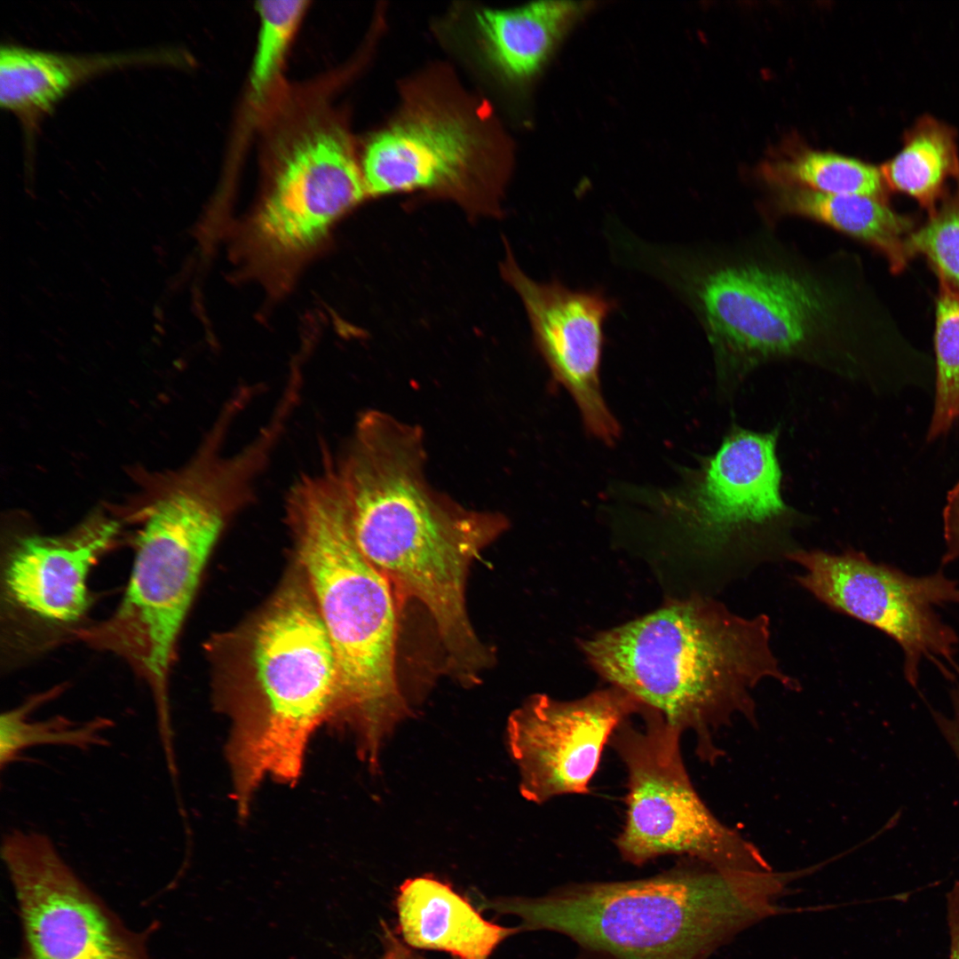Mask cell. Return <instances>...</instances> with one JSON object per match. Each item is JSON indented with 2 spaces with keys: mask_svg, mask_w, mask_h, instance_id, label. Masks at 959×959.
<instances>
[{
  "mask_svg": "<svg viewBox=\"0 0 959 959\" xmlns=\"http://www.w3.org/2000/svg\"><path fill=\"white\" fill-rule=\"evenodd\" d=\"M909 250L912 258L926 259L939 280V290L959 297V179L912 233Z\"/></svg>",
  "mask_w": 959,
  "mask_h": 959,
  "instance_id": "484cf974",
  "label": "cell"
},
{
  "mask_svg": "<svg viewBox=\"0 0 959 959\" xmlns=\"http://www.w3.org/2000/svg\"><path fill=\"white\" fill-rule=\"evenodd\" d=\"M60 692L52 689L28 699L4 711L0 717V767L2 770L21 759L28 749L39 746H61L79 750L107 747L105 733L114 726L107 717H98L75 722L63 716L33 720L31 714Z\"/></svg>",
  "mask_w": 959,
  "mask_h": 959,
  "instance_id": "7402d4cb",
  "label": "cell"
},
{
  "mask_svg": "<svg viewBox=\"0 0 959 959\" xmlns=\"http://www.w3.org/2000/svg\"><path fill=\"white\" fill-rule=\"evenodd\" d=\"M120 531L118 519L97 511L61 535L17 536L3 567L6 602L47 626L77 623L89 606V572Z\"/></svg>",
  "mask_w": 959,
  "mask_h": 959,
  "instance_id": "9a60e30c",
  "label": "cell"
},
{
  "mask_svg": "<svg viewBox=\"0 0 959 959\" xmlns=\"http://www.w3.org/2000/svg\"><path fill=\"white\" fill-rule=\"evenodd\" d=\"M597 671L640 708L683 733L697 752L715 760L713 733L743 716L755 719L753 690L765 680L787 688L771 643L770 619L745 617L712 599L676 600L583 645Z\"/></svg>",
  "mask_w": 959,
  "mask_h": 959,
  "instance_id": "3957f363",
  "label": "cell"
},
{
  "mask_svg": "<svg viewBox=\"0 0 959 959\" xmlns=\"http://www.w3.org/2000/svg\"><path fill=\"white\" fill-rule=\"evenodd\" d=\"M285 504L338 669L334 717L355 740L363 761L376 763L408 713L396 673L393 589L361 552L331 475L301 476Z\"/></svg>",
  "mask_w": 959,
  "mask_h": 959,
  "instance_id": "5b68a950",
  "label": "cell"
},
{
  "mask_svg": "<svg viewBox=\"0 0 959 959\" xmlns=\"http://www.w3.org/2000/svg\"><path fill=\"white\" fill-rule=\"evenodd\" d=\"M399 930L414 948L437 950L455 959H488L519 931L485 920L448 884L428 876L406 880L396 899Z\"/></svg>",
  "mask_w": 959,
  "mask_h": 959,
  "instance_id": "d6986e66",
  "label": "cell"
},
{
  "mask_svg": "<svg viewBox=\"0 0 959 959\" xmlns=\"http://www.w3.org/2000/svg\"><path fill=\"white\" fill-rule=\"evenodd\" d=\"M936 725L959 762V683L950 691V710H932Z\"/></svg>",
  "mask_w": 959,
  "mask_h": 959,
  "instance_id": "83f0119b",
  "label": "cell"
},
{
  "mask_svg": "<svg viewBox=\"0 0 959 959\" xmlns=\"http://www.w3.org/2000/svg\"><path fill=\"white\" fill-rule=\"evenodd\" d=\"M145 483L123 598L109 618L78 636L126 660L150 687L157 717L166 718L176 642L204 565L238 501L225 480L197 466L150 475Z\"/></svg>",
  "mask_w": 959,
  "mask_h": 959,
  "instance_id": "8992f818",
  "label": "cell"
},
{
  "mask_svg": "<svg viewBox=\"0 0 959 959\" xmlns=\"http://www.w3.org/2000/svg\"><path fill=\"white\" fill-rule=\"evenodd\" d=\"M760 204L765 220L774 225L784 217L811 220L856 240L884 258L890 270L900 273L909 263V239L917 226L888 201L852 194H828L788 185L766 184Z\"/></svg>",
  "mask_w": 959,
  "mask_h": 959,
  "instance_id": "ac0fdd59",
  "label": "cell"
},
{
  "mask_svg": "<svg viewBox=\"0 0 959 959\" xmlns=\"http://www.w3.org/2000/svg\"><path fill=\"white\" fill-rule=\"evenodd\" d=\"M256 707L234 719L226 758L237 811L248 813L260 784L297 782L308 744L335 716L338 669L316 606L290 592L258 624L253 640Z\"/></svg>",
  "mask_w": 959,
  "mask_h": 959,
  "instance_id": "52a82bcc",
  "label": "cell"
},
{
  "mask_svg": "<svg viewBox=\"0 0 959 959\" xmlns=\"http://www.w3.org/2000/svg\"><path fill=\"white\" fill-rule=\"evenodd\" d=\"M790 873L720 870L701 863L625 882L573 884L540 898L485 900L524 931L572 939L599 959H707L736 934L787 909Z\"/></svg>",
  "mask_w": 959,
  "mask_h": 959,
  "instance_id": "277c9868",
  "label": "cell"
},
{
  "mask_svg": "<svg viewBox=\"0 0 959 959\" xmlns=\"http://www.w3.org/2000/svg\"><path fill=\"white\" fill-rule=\"evenodd\" d=\"M777 435L734 427L718 449L690 471L680 485L641 490L642 504L694 542L722 546L787 521L776 456Z\"/></svg>",
  "mask_w": 959,
  "mask_h": 959,
  "instance_id": "7c38bea8",
  "label": "cell"
},
{
  "mask_svg": "<svg viewBox=\"0 0 959 959\" xmlns=\"http://www.w3.org/2000/svg\"><path fill=\"white\" fill-rule=\"evenodd\" d=\"M933 344L935 399L927 440L946 434L959 420V297L939 290Z\"/></svg>",
  "mask_w": 959,
  "mask_h": 959,
  "instance_id": "cb8c5ba5",
  "label": "cell"
},
{
  "mask_svg": "<svg viewBox=\"0 0 959 959\" xmlns=\"http://www.w3.org/2000/svg\"><path fill=\"white\" fill-rule=\"evenodd\" d=\"M306 1H258L260 27L250 75L251 99L265 97L278 76L291 39L306 9Z\"/></svg>",
  "mask_w": 959,
  "mask_h": 959,
  "instance_id": "d4e9b609",
  "label": "cell"
},
{
  "mask_svg": "<svg viewBox=\"0 0 959 959\" xmlns=\"http://www.w3.org/2000/svg\"><path fill=\"white\" fill-rule=\"evenodd\" d=\"M789 559L800 567L798 583L816 598L898 643L910 686H918L923 660L952 682L959 677V637L936 612L937 606L959 604V583L942 570L915 576L854 550L840 554L798 550Z\"/></svg>",
  "mask_w": 959,
  "mask_h": 959,
  "instance_id": "30bf717a",
  "label": "cell"
},
{
  "mask_svg": "<svg viewBox=\"0 0 959 959\" xmlns=\"http://www.w3.org/2000/svg\"><path fill=\"white\" fill-rule=\"evenodd\" d=\"M20 927L13 959H151L156 923L134 929L90 887L46 834L13 828L1 842Z\"/></svg>",
  "mask_w": 959,
  "mask_h": 959,
  "instance_id": "9c48e42d",
  "label": "cell"
},
{
  "mask_svg": "<svg viewBox=\"0 0 959 959\" xmlns=\"http://www.w3.org/2000/svg\"><path fill=\"white\" fill-rule=\"evenodd\" d=\"M423 440L418 427L369 410L325 466L361 552L393 590L426 608L447 654L459 657L480 642L466 608L469 569L506 521L434 490Z\"/></svg>",
  "mask_w": 959,
  "mask_h": 959,
  "instance_id": "7a4b0ae2",
  "label": "cell"
},
{
  "mask_svg": "<svg viewBox=\"0 0 959 959\" xmlns=\"http://www.w3.org/2000/svg\"><path fill=\"white\" fill-rule=\"evenodd\" d=\"M382 939L384 953L378 959H423L403 944L385 924H383Z\"/></svg>",
  "mask_w": 959,
  "mask_h": 959,
  "instance_id": "f1b7e54d",
  "label": "cell"
},
{
  "mask_svg": "<svg viewBox=\"0 0 959 959\" xmlns=\"http://www.w3.org/2000/svg\"><path fill=\"white\" fill-rule=\"evenodd\" d=\"M639 705L614 687L575 701L529 698L507 724L510 753L519 767V790L542 804L585 794L613 733Z\"/></svg>",
  "mask_w": 959,
  "mask_h": 959,
  "instance_id": "4fadbf2b",
  "label": "cell"
},
{
  "mask_svg": "<svg viewBox=\"0 0 959 959\" xmlns=\"http://www.w3.org/2000/svg\"><path fill=\"white\" fill-rule=\"evenodd\" d=\"M172 49L70 53L14 44L0 49V105L28 132L73 88L109 70L136 65L178 64Z\"/></svg>",
  "mask_w": 959,
  "mask_h": 959,
  "instance_id": "e0dca14e",
  "label": "cell"
},
{
  "mask_svg": "<svg viewBox=\"0 0 959 959\" xmlns=\"http://www.w3.org/2000/svg\"><path fill=\"white\" fill-rule=\"evenodd\" d=\"M633 266L688 308L726 385L777 361H799L844 375L866 366L875 319L860 266L850 252L810 256L763 222L718 242L645 240Z\"/></svg>",
  "mask_w": 959,
  "mask_h": 959,
  "instance_id": "6da1fadb",
  "label": "cell"
},
{
  "mask_svg": "<svg viewBox=\"0 0 959 959\" xmlns=\"http://www.w3.org/2000/svg\"><path fill=\"white\" fill-rule=\"evenodd\" d=\"M639 712L644 725L624 720L609 741L628 774L626 817L615 844L640 865L663 855H686L720 870L772 868L759 851L721 823L695 791L680 751L681 732L660 715Z\"/></svg>",
  "mask_w": 959,
  "mask_h": 959,
  "instance_id": "ba28073f",
  "label": "cell"
},
{
  "mask_svg": "<svg viewBox=\"0 0 959 959\" xmlns=\"http://www.w3.org/2000/svg\"><path fill=\"white\" fill-rule=\"evenodd\" d=\"M503 271L526 308L553 377L573 397L588 432L613 444L620 428L601 393L599 371L605 322L616 303L602 291L572 289L558 281L538 282L510 254Z\"/></svg>",
  "mask_w": 959,
  "mask_h": 959,
  "instance_id": "5bb4252c",
  "label": "cell"
},
{
  "mask_svg": "<svg viewBox=\"0 0 959 959\" xmlns=\"http://www.w3.org/2000/svg\"><path fill=\"white\" fill-rule=\"evenodd\" d=\"M952 943L951 952L949 959H959V920L957 923H953L952 926Z\"/></svg>",
  "mask_w": 959,
  "mask_h": 959,
  "instance_id": "f546056e",
  "label": "cell"
},
{
  "mask_svg": "<svg viewBox=\"0 0 959 959\" xmlns=\"http://www.w3.org/2000/svg\"><path fill=\"white\" fill-rule=\"evenodd\" d=\"M251 221L249 250L261 267H284L312 250L329 226L368 194L348 137L313 119L288 139Z\"/></svg>",
  "mask_w": 959,
  "mask_h": 959,
  "instance_id": "8fae6325",
  "label": "cell"
},
{
  "mask_svg": "<svg viewBox=\"0 0 959 959\" xmlns=\"http://www.w3.org/2000/svg\"><path fill=\"white\" fill-rule=\"evenodd\" d=\"M945 552L942 564L959 560V480L947 493L942 513Z\"/></svg>",
  "mask_w": 959,
  "mask_h": 959,
  "instance_id": "4316f807",
  "label": "cell"
},
{
  "mask_svg": "<svg viewBox=\"0 0 959 959\" xmlns=\"http://www.w3.org/2000/svg\"><path fill=\"white\" fill-rule=\"evenodd\" d=\"M589 4L543 1L510 10H482L477 26L490 61L511 79L537 73Z\"/></svg>",
  "mask_w": 959,
  "mask_h": 959,
  "instance_id": "ffe728a7",
  "label": "cell"
},
{
  "mask_svg": "<svg viewBox=\"0 0 959 959\" xmlns=\"http://www.w3.org/2000/svg\"><path fill=\"white\" fill-rule=\"evenodd\" d=\"M477 144L455 117L425 115L399 122L365 148L361 170L367 192L439 189L464 196Z\"/></svg>",
  "mask_w": 959,
  "mask_h": 959,
  "instance_id": "2e32d148",
  "label": "cell"
},
{
  "mask_svg": "<svg viewBox=\"0 0 959 959\" xmlns=\"http://www.w3.org/2000/svg\"><path fill=\"white\" fill-rule=\"evenodd\" d=\"M766 184L796 186L828 194H852L888 201L880 169L842 155L806 150L769 162L761 169Z\"/></svg>",
  "mask_w": 959,
  "mask_h": 959,
  "instance_id": "603a6c76",
  "label": "cell"
},
{
  "mask_svg": "<svg viewBox=\"0 0 959 959\" xmlns=\"http://www.w3.org/2000/svg\"><path fill=\"white\" fill-rule=\"evenodd\" d=\"M888 188L915 200L932 212L959 179V154L954 129L923 115L904 133L900 151L881 167Z\"/></svg>",
  "mask_w": 959,
  "mask_h": 959,
  "instance_id": "44dd1931",
  "label": "cell"
}]
</instances>
